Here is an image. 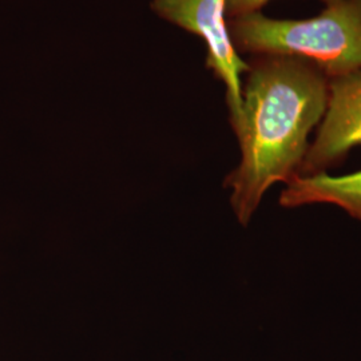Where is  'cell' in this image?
<instances>
[{
	"label": "cell",
	"instance_id": "8992f818",
	"mask_svg": "<svg viewBox=\"0 0 361 361\" xmlns=\"http://www.w3.org/2000/svg\"><path fill=\"white\" fill-rule=\"evenodd\" d=\"M271 0H226L228 20L249 13H261Z\"/></svg>",
	"mask_w": 361,
	"mask_h": 361
},
{
	"label": "cell",
	"instance_id": "277c9868",
	"mask_svg": "<svg viewBox=\"0 0 361 361\" xmlns=\"http://www.w3.org/2000/svg\"><path fill=\"white\" fill-rule=\"evenodd\" d=\"M361 146V70L328 80V102L300 176L326 173Z\"/></svg>",
	"mask_w": 361,
	"mask_h": 361
},
{
	"label": "cell",
	"instance_id": "3957f363",
	"mask_svg": "<svg viewBox=\"0 0 361 361\" xmlns=\"http://www.w3.org/2000/svg\"><path fill=\"white\" fill-rule=\"evenodd\" d=\"M152 10L161 19L205 42L207 67L225 86L229 121L234 125L241 114L243 75L249 65L233 46L226 0H153Z\"/></svg>",
	"mask_w": 361,
	"mask_h": 361
},
{
	"label": "cell",
	"instance_id": "6da1fadb",
	"mask_svg": "<svg viewBox=\"0 0 361 361\" xmlns=\"http://www.w3.org/2000/svg\"><path fill=\"white\" fill-rule=\"evenodd\" d=\"M247 65L241 114L232 125L241 159L224 182L243 226L273 185L298 176L310 135L326 110L329 80L316 66L293 56L256 55Z\"/></svg>",
	"mask_w": 361,
	"mask_h": 361
},
{
	"label": "cell",
	"instance_id": "5b68a950",
	"mask_svg": "<svg viewBox=\"0 0 361 361\" xmlns=\"http://www.w3.org/2000/svg\"><path fill=\"white\" fill-rule=\"evenodd\" d=\"M279 202L285 209L331 205L361 222V170L344 176L298 174L285 185Z\"/></svg>",
	"mask_w": 361,
	"mask_h": 361
},
{
	"label": "cell",
	"instance_id": "7a4b0ae2",
	"mask_svg": "<svg viewBox=\"0 0 361 361\" xmlns=\"http://www.w3.org/2000/svg\"><path fill=\"white\" fill-rule=\"evenodd\" d=\"M307 19H274L262 13L228 20L238 54L300 58L328 79L361 70V0H322Z\"/></svg>",
	"mask_w": 361,
	"mask_h": 361
}]
</instances>
